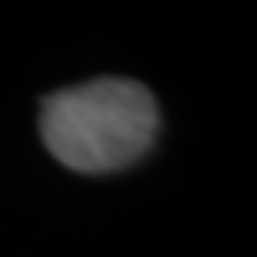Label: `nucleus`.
<instances>
[{
    "label": "nucleus",
    "mask_w": 257,
    "mask_h": 257,
    "mask_svg": "<svg viewBox=\"0 0 257 257\" xmlns=\"http://www.w3.org/2000/svg\"><path fill=\"white\" fill-rule=\"evenodd\" d=\"M154 94L127 77H100L44 97L40 137L64 167L80 174L124 171L157 137Z\"/></svg>",
    "instance_id": "obj_1"
}]
</instances>
